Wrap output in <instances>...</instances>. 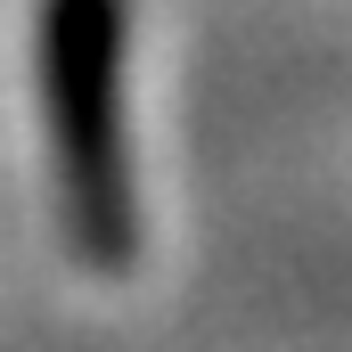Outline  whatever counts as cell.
I'll list each match as a JSON object with an SVG mask.
<instances>
[{"instance_id":"6da1fadb","label":"cell","mask_w":352,"mask_h":352,"mask_svg":"<svg viewBox=\"0 0 352 352\" xmlns=\"http://www.w3.org/2000/svg\"><path fill=\"white\" fill-rule=\"evenodd\" d=\"M107 50H115L107 0H66V16H58V107H66V173H74V197H90L98 246L115 254V238H123V213H115V148H107V66H115Z\"/></svg>"}]
</instances>
